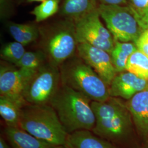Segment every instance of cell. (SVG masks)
<instances>
[{
  "instance_id": "7c38bea8",
  "label": "cell",
  "mask_w": 148,
  "mask_h": 148,
  "mask_svg": "<svg viewBox=\"0 0 148 148\" xmlns=\"http://www.w3.org/2000/svg\"><path fill=\"white\" fill-rule=\"evenodd\" d=\"M126 106L139 134L144 137L148 136V88L128 100Z\"/></svg>"
},
{
  "instance_id": "f546056e",
  "label": "cell",
  "mask_w": 148,
  "mask_h": 148,
  "mask_svg": "<svg viewBox=\"0 0 148 148\" xmlns=\"http://www.w3.org/2000/svg\"><path fill=\"white\" fill-rule=\"evenodd\" d=\"M148 148V147H146V148Z\"/></svg>"
},
{
  "instance_id": "cb8c5ba5",
  "label": "cell",
  "mask_w": 148,
  "mask_h": 148,
  "mask_svg": "<svg viewBox=\"0 0 148 148\" xmlns=\"http://www.w3.org/2000/svg\"><path fill=\"white\" fill-rule=\"evenodd\" d=\"M14 11L12 0H0V16L2 19L11 16Z\"/></svg>"
},
{
  "instance_id": "52a82bcc",
  "label": "cell",
  "mask_w": 148,
  "mask_h": 148,
  "mask_svg": "<svg viewBox=\"0 0 148 148\" xmlns=\"http://www.w3.org/2000/svg\"><path fill=\"white\" fill-rule=\"evenodd\" d=\"M60 85L59 67L48 62L32 75L23 97L29 104H49Z\"/></svg>"
},
{
  "instance_id": "7402d4cb",
  "label": "cell",
  "mask_w": 148,
  "mask_h": 148,
  "mask_svg": "<svg viewBox=\"0 0 148 148\" xmlns=\"http://www.w3.org/2000/svg\"><path fill=\"white\" fill-rule=\"evenodd\" d=\"M27 51L25 46L16 41L7 43L1 49V57L3 60L16 65Z\"/></svg>"
},
{
  "instance_id": "f1b7e54d",
  "label": "cell",
  "mask_w": 148,
  "mask_h": 148,
  "mask_svg": "<svg viewBox=\"0 0 148 148\" xmlns=\"http://www.w3.org/2000/svg\"><path fill=\"white\" fill-rule=\"evenodd\" d=\"M45 0H27V2H43Z\"/></svg>"
},
{
  "instance_id": "4316f807",
  "label": "cell",
  "mask_w": 148,
  "mask_h": 148,
  "mask_svg": "<svg viewBox=\"0 0 148 148\" xmlns=\"http://www.w3.org/2000/svg\"><path fill=\"white\" fill-rule=\"evenodd\" d=\"M0 148H12L9 144L5 141L3 138H0Z\"/></svg>"
},
{
  "instance_id": "7a4b0ae2",
  "label": "cell",
  "mask_w": 148,
  "mask_h": 148,
  "mask_svg": "<svg viewBox=\"0 0 148 148\" xmlns=\"http://www.w3.org/2000/svg\"><path fill=\"white\" fill-rule=\"evenodd\" d=\"M38 27L40 49L49 63L59 67L76 54L78 42L74 21L62 17Z\"/></svg>"
},
{
  "instance_id": "4fadbf2b",
  "label": "cell",
  "mask_w": 148,
  "mask_h": 148,
  "mask_svg": "<svg viewBox=\"0 0 148 148\" xmlns=\"http://www.w3.org/2000/svg\"><path fill=\"white\" fill-rule=\"evenodd\" d=\"M5 135L12 148H55L56 146L27 132L19 127L5 128Z\"/></svg>"
},
{
  "instance_id": "44dd1931",
  "label": "cell",
  "mask_w": 148,
  "mask_h": 148,
  "mask_svg": "<svg viewBox=\"0 0 148 148\" xmlns=\"http://www.w3.org/2000/svg\"><path fill=\"white\" fill-rule=\"evenodd\" d=\"M60 0H45L31 12L36 23H41L59 12Z\"/></svg>"
},
{
  "instance_id": "d4e9b609",
  "label": "cell",
  "mask_w": 148,
  "mask_h": 148,
  "mask_svg": "<svg viewBox=\"0 0 148 148\" xmlns=\"http://www.w3.org/2000/svg\"><path fill=\"white\" fill-rule=\"evenodd\" d=\"M134 43L138 50L148 57V29L143 30Z\"/></svg>"
},
{
  "instance_id": "8fae6325",
  "label": "cell",
  "mask_w": 148,
  "mask_h": 148,
  "mask_svg": "<svg viewBox=\"0 0 148 148\" xmlns=\"http://www.w3.org/2000/svg\"><path fill=\"white\" fill-rule=\"evenodd\" d=\"M148 88V81L129 71L117 73L109 86L111 97L129 100L135 95Z\"/></svg>"
},
{
  "instance_id": "ffe728a7",
  "label": "cell",
  "mask_w": 148,
  "mask_h": 148,
  "mask_svg": "<svg viewBox=\"0 0 148 148\" xmlns=\"http://www.w3.org/2000/svg\"><path fill=\"white\" fill-rule=\"evenodd\" d=\"M48 62L46 54L39 49L35 51L26 52L16 66L22 69L36 71Z\"/></svg>"
},
{
  "instance_id": "ba28073f",
  "label": "cell",
  "mask_w": 148,
  "mask_h": 148,
  "mask_svg": "<svg viewBox=\"0 0 148 148\" xmlns=\"http://www.w3.org/2000/svg\"><path fill=\"white\" fill-rule=\"evenodd\" d=\"M98 8L75 22L78 43H87L111 53L115 40L100 19Z\"/></svg>"
},
{
  "instance_id": "484cf974",
  "label": "cell",
  "mask_w": 148,
  "mask_h": 148,
  "mask_svg": "<svg viewBox=\"0 0 148 148\" xmlns=\"http://www.w3.org/2000/svg\"><path fill=\"white\" fill-rule=\"evenodd\" d=\"M101 4L124 5L127 4V0H99Z\"/></svg>"
},
{
  "instance_id": "d6986e66",
  "label": "cell",
  "mask_w": 148,
  "mask_h": 148,
  "mask_svg": "<svg viewBox=\"0 0 148 148\" xmlns=\"http://www.w3.org/2000/svg\"><path fill=\"white\" fill-rule=\"evenodd\" d=\"M126 71L148 81V57L137 49L127 61Z\"/></svg>"
},
{
  "instance_id": "3957f363",
  "label": "cell",
  "mask_w": 148,
  "mask_h": 148,
  "mask_svg": "<svg viewBox=\"0 0 148 148\" xmlns=\"http://www.w3.org/2000/svg\"><path fill=\"white\" fill-rule=\"evenodd\" d=\"M19 127L54 146L66 145L68 133L50 104H27L21 109Z\"/></svg>"
},
{
  "instance_id": "5bb4252c",
  "label": "cell",
  "mask_w": 148,
  "mask_h": 148,
  "mask_svg": "<svg viewBox=\"0 0 148 148\" xmlns=\"http://www.w3.org/2000/svg\"><path fill=\"white\" fill-rule=\"evenodd\" d=\"M99 0H63L59 11L63 18L74 22L98 8Z\"/></svg>"
},
{
  "instance_id": "2e32d148",
  "label": "cell",
  "mask_w": 148,
  "mask_h": 148,
  "mask_svg": "<svg viewBox=\"0 0 148 148\" xmlns=\"http://www.w3.org/2000/svg\"><path fill=\"white\" fill-rule=\"evenodd\" d=\"M8 29L14 40L24 46L36 42L40 36L39 27L34 24H20L10 22Z\"/></svg>"
},
{
  "instance_id": "9c48e42d",
  "label": "cell",
  "mask_w": 148,
  "mask_h": 148,
  "mask_svg": "<svg viewBox=\"0 0 148 148\" xmlns=\"http://www.w3.org/2000/svg\"><path fill=\"white\" fill-rule=\"evenodd\" d=\"M36 71L22 69L3 62L0 67V95L5 96L24 106L28 104L23 93L28 82Z\"/></svg>"
},
{
  "instance_id": "9a60e30c",
  "label": "cell",
  "mask_w": 148,
  "mask_h": 148,
  "mask_svg": "<svg viewBox=\"0 0 148 148\" xmlns=\"http://www.w3.org/2000/svg\"><path fill=\"white\" fill-rule=\"evenodd\" d=\"M89 130H79L68 134L66 145L70 148H115Z\"/></svg>"
},
{
  "instance_id": "30bf717a",
  "label": "cell",
  "mask_w": 148,
  "mask_h": 148,
  "mask_svg": "<svg viewBox=\"0 0 148 148\" xmlns=\"http://www.w3.org/2000/svg\"><path fill=\"white\" fill-rule=\"evenodd\" d=\"M77 54L95 71L106 85L110 86L117 74L110 53L87 43H78Z\"/></svg>"
},
{
  "instance_id": "8992f818",
  "label": "cell",
  "mask_w": 148,
  "mask_h": 148,
  "mask_svg": "<svg viewBox=\"0 0 148 148\" xmlns=\"http://www.w3.org/2000/svg\"><path fill=\"white\" fill-rule=\"evenodd\" d=\"M98 10L115 41L134 43L144 30L127 5L100 3Z\"/></svg>"
},
{
  "instance_id": "e0dca14e",
  "label": "cell",
  "mask_w": 148,
  "mask_h": 148,
  "mask_svg": "<svg viewBox=\"0 0 148 148\" xmlns=\"http://www.w3.org/2000/svg\"><path fill=\"white\" fill-rule=\"evenodd\" d=\"M137 49V46L134 42L115 41V46L110 53V56L117 73L126 71L128 59L131 54Z\"/></svg>"
},
{
  "instance_id": "603a6c76",
  "label": "cell",
  "mask_w": 148,
  "mask_h": 148,
  "mask_svg": "<svg viewBox=\"0 0 148 148\" xmlns=\"http://www.w3.org/2000/svg\"><path fill=\"white\" fill-rule=\"evenodd\" d=\"M127 5L143 30L148 29V0H127Z\"/></svg>"
},
{
  "instance_id": "5b68a950",
  "label": "cell",
  "mask_w": 148,
  "mask_h": 148,
  "mask_svg": "<svg viewBox=\"0 0 148 148\" xmlns=\"http://www.w3.org/2000/svg\"><path fill=\"white\" fill-rule=\"evenodd\" d=\"M95 116L92 130L98 136L111 140L126 137L132 128V118L126 104L117 98L110 97L105 101H91Z\"/></svg>"
},
{
  "instance_id": "83f0119b",
  "label": "cell",
  "mask_w": 148,
  "mask_h": 148,
  "mask_svg": "<svg viewBox=\"0 0 148 148\" xmlns=\"http://www.w3.org/2000/svg\"><path fill=\"white\" fill-rule=\"evenodd\" d=\"M55 148H70L69 147H68L66 145H60V146H56Z\"/></svg>"
},
{
  "instance_id": "277c9868",
  "label": "cell",
  "mask_w": 148,
  "mask_h": 148,
  "mask_svg": "<svg viewBox=\"0 0 148 148\" xmlns=\"http://www.w3.org/2000/svg\"><path fill=\"white\" fill-rule=\"evenodd\" d=\"M61 84L82 93L91 101H105L110 97L109 86L77 54L60 66Z\"/></svg>"
},
{
  "instance_id": "ac0fdd59",
  "label": "cell",
  "mask_w": 148,
  "mask_h": 148,
  "mask_svg": "<svg viewBox=\"0 0 148 148\" xmlns=\"http://www.w3.org/2000/svg\"><path fill=\"white\" fill-rule=\"evenodd\" d=\"M24 106L10 98L0 95V115L10 127H19L21 109Z\"/></svg>"
},
{
  "instance_id": "6da1fadb",
  "label": "cell",
  "mask_w": 148,
  "mask_h": 148,
  "mask_svg": "<svg viewBox=\"0 0 148 148\" xmlns=\"http://www.w3.org/2000/svg\"><path fill=\"white\" fill-rule=\"evenodd\" d=\"M91 101L82 93L61 84L49 104L56 111L65 131L70 134L93 129L95 116Z\"/></svg>"
}]
</instances>
